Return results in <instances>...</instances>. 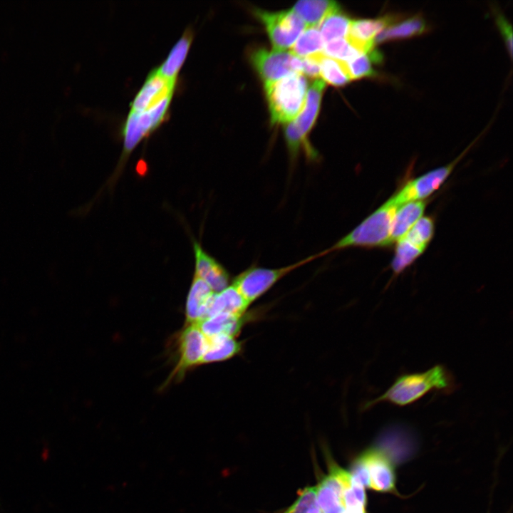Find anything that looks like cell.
I'll return each mask as SVG.
<instances>
[{"label": "cell", "mask_w": 513, "mask_h": 513, "mask_svg": "<svg viewBox=\"0 0 513 513\" xmlns=\"http://www.w3.org/2000/svg\"><path fill=\"white\" fill-rule=\"evenodd\" d=\"M316 494L322 513H346L342 488L330 474L316 486Z\"/></svg>", "instance_id": "d6986e66"}, {"label": "cell", "mask_w": 513, "mask_h": 513, "mask_svg": "<svg viewBox=\"0 0 513 513\" xmlns=\"http://www.w3.org/2000/svg\"><path fill=\"white\" fill-rule=\"evenodd\" d=\"M425 250V248L412 244L403 239L397 242L391 269L399 274L412 264Z\"/></svg>", "instance_id": "4316f807"}, {"label": "cell", "mask_w": 513, "mask_h": 513, "mask_svg": "<svg viewBox=\"0 0 513 513\" xmlns=\"http://www.w3.org/2000/svg\"><path fill=\"white\" fill-rule=\"evenodd\" d=\"M177 80L167 79L153 69L147 76L141 89L130 103V110L142 112L163 99L172 97Z\"/></svg>", "instance_id": "4fadbf2b"}, {"label": "cell", "mask_w": 513, "mask_h": 513, "mask_svg": "<svg viewBox=\"0 0 513 513\" xmlns=\"http://www.w3.org/2000/svg\"><path fill=\"white\" fill-rule=\"evenodd\" d=\"M427 202L413 201L401 204L397 209L391 224L390 244L397 242L421 218Z\"/></svg>", "instance_id": "ac0fdd59"}, {"label": "cell", "mask_w": 513, "mask_h": 513, "mask_svg": "<svg viewBox=\"0 0 513 513\" xmlns=\"http://www.w3.org/2000/svg\"><path fill=\"white\" fill-rule=\"evenodd\" d=\"M319 507L317 501L316 486L303 489L296 501L283 513H309Z\"/></svg>", "instance_id": "4dcf8cb0"}, {"label": "cell", "mask_w": 513, "mask_h": 513, "mask_svg": "<svg viewBox=\"0 0 513 513\" xmlns=\"http://www.w3.org/2000/svg\"><path fill=\"white\" fill-rule=\"evenodd\" d=\"M172 97H168L142 112H130L123 130V150L117 170H121L138 144L165 120Z\"/></svg>", "instance_id": "52a82bcc"}, {"label": "cell", "mask_w": 513, "mask_h": 513, "mask_svg": "<svg viewBox=\"0 0 513 513\" xmlns=\"http://www.w3.org/2000/svg\"><path fill=\"white\" fill-rule=\"evenodd\" d=\"M455 380L450 372L441 365L420 373L400 375L381 395L369 401L366 406L386 402L405 406L415 403L432 391L450 393L455 389Z\"/></svg>", "instance_id": "6da1fadb"}, {"label": "cell", "mask_w": 513, "mask_h": 513, "mask_svg": "<svg viewBox=\"0 0 513 513\" xmlns=\"http://www.w3.org/2000/svg\"><path fill=\"white\" fill-rule=\"evenodd\" d=\"M249 305L231 284L222 291L214 293L207 304L204 319L223 313L243 316Z\"/></svg>", "instance_id": "9a60e30c"}, {"label": "cell", "mask_w": 513, "mask_h": 513, "mask_svg": "<svg viewBox=\"0 0 513 513\" xmlns=\"http://www.w3.org/2000/svg\"><path fill=\"white\" fill-rule=\"evenodd\" d=\"M170 343L175 365L162 388L173 382L181 381L189 370L201 365L207 339L197 324L191 323L185 324L182 330L176 333Z\"/></svg>", "instance_id": "5b68a950"}, {"label": "cell", "mask_w": 513, "mask_h": 513, "mask_svg": "<svg viewBox=\"0 0 513 513\" xmlns=\"http://www.w3.org/2000/svg\"><path fill=\"white\" fill-rule=\"evenodd\" d=\"M193 249L195 259L194 275L202 279L214 293L220 292L229 286V275L227 269L196 241L193 242Z\"/></svg>", "instance_id": "5bb4252c"}, {"label": "cell", "mask_w": 513, "mask_h": 513, "mask_svg": "<svg viewBox=\"0 0 513 513\" xmlns=\"http://www.w3.org/2000/svg\"><path fill=\"white\" fill-rule=\"evenodd\" d=\"M323 54L329 58L348 62L361 53L346 38H339L326 43Z\"/></svg>", "instance_id": "f546056e"}, {"label": "cell", "mask_w": 513, "mask_h": 513, "mask_svg": "<svg viewBox=\"0 0 513 513\" xmlns=\"http://www.w3.org/2000/svg\"><path fill=\"white\" fill-rule=\"evenodd\" d=\"M213 294L209 286L194 275L185 304L186 324L197 323L204 318L207 304Z\"/></svg>", "instance_id": "e0dca14e"}, {"label": "cell", "mask_w": 513, "mask_h": 513, "mask_svg": "<svg viewBox=\"0 0 513 513\" xmlns=\"http://www.w3.org/2000/svg\"><path fill=\"white\" fill-rule=\"evenodd\" d=\"M324 88L323 81H315L308 89L301 111L292 121L286 124L285 140L291 161L298 157L301 151L310 161H316L318 158V154L311 145L307 137L318 115Z\"/></svg>", "instance_id": "277c9868"}, {"label": "cell", "mask_w": 513, "mask_h": 513, "mask_svg": "<svg viewBox=\"0 0 513 513\" xmlns=\"http://www.w3.org/2000/svg\"><path fill=\"white\" fill-rule=\"evenodd\" d=\"M466 149L450 163L431 170L407 182L391 199L398 205L423 200L437 190L450 176L457 162L468 151Z\"/></svg>", "instance_id": "30bf717a"}, {"label": "cell", "mask_w": 513, "mask_h": 513, "mask_svg": "<svg viewBox=\"0 0 513 513\" xmlns=\"http://www.w3.org/2000/svg\"><path fill=\"white\" fill-rule=\"evenodd\" d=\"M320 76L323 82L334 86H345L351 81L345 62L327 57L324 54L320 59Z\"/></svg>", "instance_id": "83f0119b"}, {"label": "cell", "mask_w": 513, "mask_h": 513, "mask_svg": "<svg viewBox=\"0 0 513 513\" xmlns=\"http://www.w3.org/2000/svg\"><path fill=\"white\" fill-rule=\"evenodd\" d=\"M321 256H324L322 252L279 268L251 266L239 274L232 285L251 304L285 276Z\"/></svg>", "instance_id": "8992f818"}, {"label": "cell", "mask_w": 513, "mask_h": 513, "mask_svg": "<svg viewBox=\"0 0 513 513\" xmlns=\"http://www.w3.org/2000/svg\"><path fill=\"white\" fill-rule=\"evenodd\" d=\"M207 345L201 365L223 361L234 357L242 348L241 343L228 336H217L207 338Z\"/></svg>", "instance_id": "7402d4cb"}, {"label": "cell", "mask_w": 513, "mask_h": 513, "mask_svg": "<svg viewBox=\"0 0 513 513\" xmlns=\"http://www.w3.org/2000/svg\"><path fill=\"white\" fill-rule=\"evenodd\" d=\"M192 39V31L190 28L186 29L171 49L165 61L155 68L157 72L167 79L177 80V76L187 57Z\"/></svg>", "instance_id": "44dd1931"}, {"label": "cell", "mask_w": 513, "mask_h": 513, "mask_svg": "<svg viewBox=\"0 0 513 513\" xmlns=\"http://www.w3.org/2000/svg\"><path fill=\"white\" fill-rule=\"evenodd\" d=\"M400 205L391 197L350 232L323 250L326 255L348 248L388 247L393 217Z\"/></svg>", "instance_id": "7a4b0ae2"}, {"label": "cell", "mask_w": 513, "mask_h": 513, "mask_svg": "<svg viewBox=\"0 0 513 513\" xmlns=\"http://www.w3.org/2000/svg\"><path fill=\"white\" fill-rule=\"evenodd\" d=\"M351 21L340 7L328 14L320 23L318 28L324 44L333 40L346 38Z\"/></svg>", "instance_id": "d4e9b609"}, {"label": "cell", "mask_w": 513, "mask_h": 513, "mask_svg": "<svg viewBox=\"0 0 513 513\" xmlns=\"http://www.w3.org/2000/svg\"><path fill=\"white\" fill-rule=\"evenodd\" d=\"M243 316L219 314L195 323L207 338L228 336L235 338L243 325Z\"/></svg>", "instance_id": "ffe728a7"}, {"label": "cell", "mask_w": 513, "mask_h": 513, "mask_svg": "<svg viewBox=\"0 0 513 513\" xmlns=\"http://www.w3.org/2000/svg\"><path fill=\"white\" fill-rule=\"evenodd\" d=\"M369 475V488L378 492L395 490V476L389 457L380 450L370 449L359 457Z\"/></svg>", "instance_id": "7c38bea8"}, {"label": "cell", "mask_w": 513, "mask_h": 513, "mask_svg": "<svg viewBox=\"0 0 513 513\" xmlns=\"http://www.w3.org/2000/svg\"><path fill=\"white\" fill-rule=\"evenodd\" d=\"M309 513H322L321 510L320 509L319 507H317L312 510H311Z\"/></svg>", "instance_id": "d6a6232c"}, {"label": "cell", "mask_w": 513, "mask_h": 513, "mask_svg": "<svg viewBox=\"0 0 513 513\" xmlns=\"http://www.w3.org/2000/svg\"><path fill=\"white\" fill-rule=\"evenodd\" d=\"M250 59L264 85L301 73V58L291 52L259 48L251 52Z\"/></svg>", "instance_id": "9c48e42d"}, {"label": "cell", "mask_w": 513, "mask_h": 513, "mask_svg": "<svg viewBox=\"0 0 513 513\" xmlns=\"http://www.w3.org/2000/svg\"><path fill=\"white\" fill-rule=\"evenodd\" d=\"M339 8L336 2L326 0H306L296 2L292 10L306 26H317L331 12Z\"/></svg>", "instance_id": "603a6c76"}, {"label": "cell", "mask_w": 513, "mask_h": 513, "mask_svg": "<svg viewBox=\"0 0 513 513\" xmlns=\"http://www.w3.org/2000/svg\"><path fill=\"white\" fill-rule=\"evenodd\" d=\"M434 221L430 217H423L400 239L427 248L434 234Z\"/></svg>", "instance_id": "f1b7e54d"}, {"label": "cell", "mask_w": 513, "mask_h": 513, "mask_svg": "<svg viewBox=\"0 0 513 513\" xmlns=\"http://www.w3.org/2000/svg\"><path fill=\"white\" fill-rule=\"evenodd\" d=\"M497 26L504 41L509 57H512V28L507 19L500 13L495 15Z\"/></svg>", "instance_id": "1f68e13d"}, {"label": "cell", "mask_w": 513, "mask_h": 513, "mask_svg": "<svg viewBox=\"0 0 513 513\" xmlns=\"http://www.w3.org/2000/svg\"><path fill=\"white\" fill-rule=\"evenodd\" d=\"M272 124H286L303 109L308 91L306 77L295 73L264 85Z\"/></svg>", "instance_id": "3957f363"}, {"label": "cell", "mask_w": 513, "mask_h": 513, "mask_svg": "<svg viewBox=\"0 0 513 513\" xmlns=\"http://www.w3.org/2000/svg\"><path fill=\"white\" fill-rule=\"evenodd\" d=\"M428 31L425 19L420 14H415L403 20L400 19L389 26L374 39L375 44L397 40H403L420 36Z\"/></svg>", "instance_id": "2e32d148"}, {"label": "cell", "mask_w": 513, "mask_h": 513, "mask_svg": "<svg viewBox=\"0 0 513 513\" xmlns=\"http://www.w3.org/2000/svg\"><path fill=\"white\" fill-rule=\"evenodd\" d=\"M383 58L382 53L375 48L369 52L361 53L351 61L345 62L351 81L376 77L378 73L373 65L381 63Z\"/></svg>", "instance_id": "cb8c5ba5"}, {"label": "cell", "mask_w": 513, "mask_h": 513, "mask_svg": "<svg viewBox=\"0 0 513 513\" xmlns=\"http://www.w3.org/2000/svg\"><path fill=\"white\" fill-rule=\"evenodd\" d=\"M254 13L264 25L276 50L284 51L292 47L306 26L292 9L277 12L255 9Z\"/></svg>", "instance_id": "ba28073f"}, {"label": "cell", "mask_w": 513, "mask_h": 513, "mask_svg": "<svg viewBox=\"0 0 513 513\" xmlns=\"http://www.w3.org/2000/svg\"><path fill=\"white\" fill-rule=\"evenodd\" d=\"M323 46L319 29L316 26H309L299 36L290 52L301 58L323 52Z\"/></svg>", "instance_id": "484cf974"}, {"label": "cell", "mask_w": 513, "mask_h": 513, "mask_svg": "<svg viewBox=\"0 0 513 513\" xmlns=\"http://www.w3.org/2000/svg\"><path fill=\"white\" fill-rule=\"evenodd\" d=\"M400 19V14H387L375 19L351 20L346 39L361 53L369 52L375 48L376 36Z\"/></svg>", "instance_id": "8fae6325"}]
</instances>
